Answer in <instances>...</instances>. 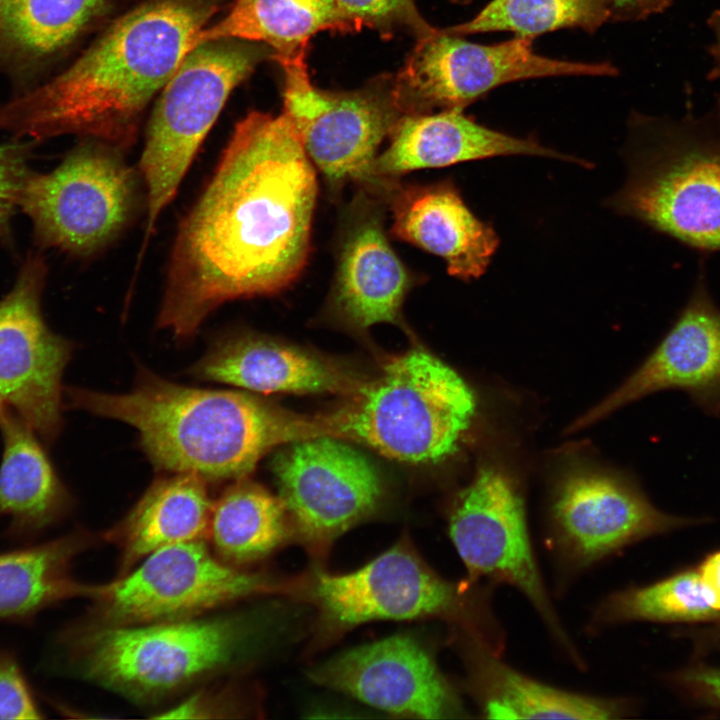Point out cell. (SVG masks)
Listing matches in <instances>:
<instances>
[{
	"label": "cell",
	"mask_w": 720,
	"mask_h": 720,
	"mask_svg": "<svg viewBox=\"0 0 720 720\" xmlns=\"http://www.w3.org/2000/svg\"><path fill=\"white\" fill-rule=\"evenodd\" d=\"M317 194L315 166L284 113L238 121L178 227L158 326L186 339L222 304L292 285L309 258Z\"/></svg>",
	"instance_id": "1"
},
{
	"label": "cell",
	"mask_w": 720,
	"mask_h": 720,
	"mask_svg": "<svg viewBox=\"0 0 720 720\" xmlns=\"http://www.w3.org/2000/svg\"><path fill=\"white\" fill-rule=\"evenodd\" d=\"M225 0H144L64 71L0 108V129L45 139L78 135L121 150L143 112Z\"/></svg>",
	"instance_id": "2"
},
{
	"label": "cell",
	"mask_w": 720,
	"mask_h": 720,
	"mask_svg": "<svg viewBox=\"0 0 720 720\" xmlns=\"http://www.w3.org/2000/svg\"><path fill=\"white\" fill-rule=\"evenodd\" d=\"M64 392L70 408L133 426L158 468L204 480L245 478L270 449L307 436V419L254 395L186 387L144 368L125 394Z\"/></svg>",
	"instance_id": "3"
},
{
	"label": "cell",
	"mask_w": 720,
	"mask_h": 720,
	"mask_svg": "<svg viewBox=\"0 0 720 720\" xmlns=\"http://www.w3.org/2000/svg\"><path fill=\"white\" fill-rule=\"evenodd\" d=\"M476 410L465 380L416 348L392 358L347 403L311 423L315 437L356 441L401 462L434 464L459 450Z\"/></svg>",
	"instance_id": "4"
},
{
	"label": "cell",
	"mask_w": 720,
	"mask_h": 720,
	"mask_svg": "<svg viewBox=\"0 0 720 720\" xmlns=\"http://www.w3.org/2000/svg\"><path fill=\"white\" fill-rule=\"evenodd\" d=\"M493 587L446 580L403 538L354 571L315 569L291 583L289 593L318 610V629L325 638L371 621L439 618L502 654L504 632L491 605Z\"/></svg>",
	"instance_id": "5"
},
{
	"label": "cell",
	"mask_w": 720,
	"mask_h": 720,
	"mask_svg": "<svg viewBox=\"0 0 720 720\" xmlns=\"http://www.w3.org/2000/svg\"><path fill=\"white\" fill-rule=\"evenodd\" d=\"M242 617L77 625L58 639L68 667L134 697L179 688L234 663L252 637Z\"/></svg>",
	"instance_id": "6"
},
{
	"label": "cell",
	"mask_w": 720,
	"mask_h": 720,
	"mask_svg": "<svg viewBox=\"0 0 720 720\" xmlns=\"http://www.w3.org/2000/svg\"><path fill=\"white\" fill-rule=\"evenodd\" d=\"M628 175L607 205L692 247L720 251V129L634 119Z\"/></svg>",
	"instance_id": "7"
},
{
	"label": "cell",
	"mask_w": 720,
	"mask_h": 720,
	"mask_svg": "<svg viewBox=\"0 0 720 720\" xmlns=\"http://www.w3.org/2000/svg\"><path fill=\"white\" fill-rule=\"evenodd\" d=\"M274 51L264 43L220 39L200 44L162 88L149 119L138 172L146 194V237L172 201L232 90Z\"/></svg>",
	"instance_id": "8"
},
{
	"label": "cell",
	"mask_w": 720,
	"mask_h": 720,
	"mask_svg": "<svg viewBox=\"0 0 720 720\" xmlns=\"http://www.w3.org/2000/svg\"><path fill=\"white\" fill-rule=\"evenodd\" d=\"M450 539L475 583L503 584L520 592L552 640L581 668L583 659L567 633L538 565L523 494L503 467L485 463L455 497L449 510Z\"/></svg>",
	"instance_id": "9"
},
{
	"label": "cell",
	"mask_w": 720,
	"mask_h": 720,
	"mask_svg": "<svg viewBox=\"0 0 720 720\" xmlns=\"http://www.w3.org/2000/svg\"><path fill=\"white\" fill-rule=\"evenodd\" d=\"M122 152L85 139L52 171L29 175L19 207L42 245L87 256L127 226L138 204L140 175Z\"/></svg>",
	"instance_id": "10"
},
{
	"label": "cell",
	"mask_w": 720,
	"mask_h": 720,
	"mask_svg": "<svg viewBox=\"0 0 720 720\" xmlns=\"http://www.w3.org/2000/svg\"><path fill=\"white\" fill-rule=\"evenodd\" d=\"M289 583L248 572L206 547L202 539L158 549L109 583L89 585L93 616L105 625L190 618L260 595L288 592Z\"/></svg>",
	"instance_id": "11"
},
{
	"label": "cell",
	"mask_w": 720,
	"mask_h": 720,
	"mask_svg": "<svg viewBox=\"0 0 720 720\" xmlns=\"http://www.w3.org/2000/svg\"><path fill=\"white\" fill-rule=\"evenodd\" d=\"M530 38L492 45L468 42L437 29L416 40L394 75V96L403 115L463 111L490 90L509 82L554 76H613L610 63L549 58L533 51Z\"/></svg>",
	"instance_id": "12"
},
{
	"label": "cell",
	"mask_w": 720,
	"mask_h": 720,
	"mask_svg": "<svg viewBox=\"0 0 720 720\" xmlns=\"http://www.w3.org/2000/svg\"><path fill=\"white\" fill-rule=\"evenodd\" d=\"M305 58L279 62L285 74L283 113L336 192L348 181L364 179L404 115L396 104L394 75L381 74L354 90H322L311 82Z\"/></svg>",
	"instance_id": "13"
},
{
	"label": "cell",
	"mask_w": 720,
	"mask_h": 720,
	"mask_svg": "<svg viewBox=\"0 0 720 720\" xmlns=\"http://www.w3.org/2000/svg\"><path fill=\"white\" fill-rule=\"evenodd\" d=\"M273 470L293 533L317 555L372 515L383 497L371 460L332 436L291 442L275 457Z\"/></svg>",
	"instance_id": "14"
},
{
	"label": "cell",
	"mask_w": 720,
	"mask_h": 720,
	"mask_svg": "<svg viewBox=\"0 0 720 720\" xmlns=\"http://www.w3.org/2000/svg\"><path fill=\"white\" fill-rule=\"evenodd\" d=\"M548 520L547 545L559 570L569 576L687 523L657 509L634 483L584 468L558 479Z\"/></svg>",
	"instance_id": "15"
},
{
	"label": "cell",
	"mask_w": 720,
	"mask_h": 720,
	"mask_svg": "<svg viewBox=\"0 0 720 720\" xmlns=\"http://www.w3.org/2000/svg\"><path fill=\"white\" fill-rule=\"evenodd\" d=\"M45 276L42 259L28 257L0 299V412H15L49 445L63 428L62 376L74 345L45 321Z\"/></svg>",
	"instance_id": "16"
},
{
	"label": "cell",
	"mask_w": 720,
	"mask_h": 720,
	"mask_svg": "<svg viewBox=\"0 0 720 720\" xmlns=\"http://www.w3.org/2000/svg\"><path fill=\"white\" fill-rule=\"evenodd\" d=\"M309 674L322 686L398 716L448 719L466 712L430 650L407 634L343 651Z\"/></svg>",
	"instance_id": "17"
},
{
	"label": "cell",
	"mask_w": 720,
	"mask_h": 720,
	"mask_svg": "<svg viewBox=\"0 0 720 720\" xmlns=\"http://www.w3.org/2000/svg\"><path fill=\"white\" fill-rule=\"evenodd\" d=\"M678 390L720 418V309L698 281L674 324L641 365L567 429L577 432L653 393Z\"/></svg>",
	"instance_id": "18"
},
{
	"label": "cell",
	"mask_w": 720,
	"mask_h": 720,
	"mask_svg": "<svg viewBox=\"0 0 720 720\" xmlns=\"http://www.w3.org/2000/svg\"><path fill=\"white\" fill-rule=\"evenodd\" d=\"M386 208L378 191L360 186L343 218L330 306L358 329L397 323L415 282L387 238Z\"/></svg>",
	"instance_id": "19"
},
{
	"label": "cell",
	"mask_w": 720,
	"mask_h": 720,
	"mask_svg": "<svg viewBox=\"0 0 720 720\" xmlns=\"http://www.w3.org/2000/svg\"><path fill=\"white\" fill-rule=\"evenodd\" d=\"M391 213V234L441 257L450 275L461 280L481 277L499 246V237L478 219L454 182L377 185Z\"/></svg>",
	"instance_id": "20"
},
{
	"label": "cell",
	"mask_w": 720,
	"mask_h": 720,
	"mask_svg": "<svg viewBox=\"0 0 720 720\" xmlns=\"http://www.w3.org/2000/svg\"><path fill=\"white\" fill-rule=\"evenodd\" d=\"M463 111L404 115L388 147L375 157L359 185L397 180L418 169L441 168L497 156L532 155L586 166L587 162L542 146L533 137L519 138L476 123Z\"/></svg>",
	"instance_id": "21"
},
{
	"label": "cell",
	"mask_w": 720,
	"mask_h": 720,
	"mask_svg": "<svg viewBox=\"0 0 720 720\" xmlns=\"http://www.w3.org/2000/svg\"><path fill=\"white\" fill-rule=\"evenodd\" d=\"M459 632L469 688L486 718L610 720L631 712L623 698L573 692L531 678L476 637Z\"/></svg>",
	"instance_id": "22"
},
{
	"label": "cell",
	"mask_w": 720,
	"mask_h": 720,
	"mask_svg": "<svg viewBox=\"0 0 720 720\" xmlns=\"http://www.w3.org/2000/svg\"><path fill=\"white\" fill-rule=\"evenodd\" d=\"M205 380L260 393L354 392L353 377L328 360L250 333L217 341L192 369Z\"/></svg>",
	"instance_id": "23"
},
{
	"label": "cell",
	"mask_w": 720,
	"mask_h": 720,
	"mask_svg": "<svg viewBox=\"0 0 720 720\" xmlns=\"http://www.w3.org/2000/svg\"><path fill=\"white\" fill-rule=\"evenodd\" d=\"M0 517L6 535L30 539L61 521L73 499L35 431L12 410L0 412Z\"/></svg>",
	"instance_id": "24"
},
{
	"label": "cell",
	"mask_w": 720,
	"mask_h": 720,
	"mask_svg": "<svg viewBox=\"0 0 720 720\" xmlns=\"http://www.w3.org/2000/svg\"><path fill=\"white\" fill-rule=\"evenodd\" d=\"M203 480L192 473L157 480L106 533L121 550V574L158 549L207 536L213 503Z\"/></svg>",
	"instance_id": "25"
},
{
	"label": "cell",
	"mask_w": 720,
	"mask_h": 720,
	"mask_svg": "<svg viewBox=\"0 0 720 720\" xmlns=\"http://www.w3.org/2000/svg\"><path fill=\"white\" fill-rule=\"evenodd\" d=\"M351 33L334 0H235L230 11L192 41L240 39L266 44L279 62L306 56L310 38L321 31Z\"/></svg>",
	"instance_id": "26"
},
{
	"label": "cell",
	"mask_w": 720,
	"mask_h": 720,
	"mask_svg": "<svg viewBox=\"0 0 720 720\" xmlns=\"http://www.w3.org/2000/svg\"><path fill=\"white\" fill-rule=\"evenodd\" d=\"M91 544L76 531L45 543L0 553V621L30 622L61 601L86 597L89 585L72 574L75 557Z\"/></svg>",
	"instance_id": "27"
},
{
	"label": "cell",
	"mask_w": 720,
	"mask_h": 720,
	"mask_svg": "<svg viewBox=\"0 0 720 720\" xmlns=\"http://www.w3.org/2000/svg\"><path fill=\"white\" fill-rule=\"evenodd\" d=\"M292 533L280 497L245 477L236 480L213 503L207 536L217 556L240 565L268 556Z\"/></svg>",
	"instance_id": "28"
},
{
	"label": "cell",
	"mask_w": 720,
	"mask_h": 720,
	"mask_svg": "<svg viewBox=\"0 0 720 720\" xmlns=\"http://www.w3.org/2000/svg\"><path fill=\"white\" fill-rule=\"evenodd\" d=\"M111 0H0V50L40 62L63 52L108 11Z\"/></svg>",
	"instance_id": "29"
},
{
	"label": "cell",
	"mask_w": 720,
	"mask_h": 720,
	"mask_svg": "<svg viewBox=\"0 0 720 720\" xmlns=\"http://www.w3.org/2000/svg\"><path fill=\"white\" fill-rule=\"evenodd\" d=\"M720 616L698 569L656 583L609 594L595 609L592 623L610 626L630 621H697Z\"/></svg>",
	"instance_id": "30"
},
{
	"label": "cell",
	"mask_w": 720,
	"mask_h": 720,
	"mask_svg": "<svg viewBox=\"0 0 720 720\" xmlns=\"http://www.w3.org/2000/svg\"><path fill=\"white\" fill-rule=\"evenodd\" d=\"M611 17L606 0H493L471 20L442 30L460 37L506 31L534 39L561 28L594 33Z\"/></svg>",
	"instance_id": "31"
},
{
	"label": "cell",
	"mask_w": 720,
	"mask_h": 720,
	"mask_svg": "<svg viewBox=\"0 0 720 720\" xmlns=\"http://www.w3.org/2000/svg\"><path fill=\"white\" fill-rule=\"evenodd\" d=\"M334 1L351 33L367 27L385 39L406 33L417 40L436 30L421 15L415 0Z\"/></svg>",
	"instance_id": "32"
},
{
	"label": "cell",
	"mask_w": 720,
	"mask_h": 720,
	"mask_svg": "<svg viewBox=\"0 0 720 720\" xmlns=\"http://www.w3.org/2000/svg\"><path fill=\"white\" fill-rule=\"evenodd\" d=\"M29 143L14 142L0 145V236H7L11 218L24 184L32 173L28 166Z\"/></svg>",
	"instance_id": "33"
},
{
	"label": "cell",
	"mask_w": 720,
	"mask_h": 720,
	"mask_svg": "<svg viewBox=\"0 0 720 720\" xmlns=\"http://www.w3.org/2000/svg\"><path fill=\"white\" fill-rule=\"evenodd\" d=\"M43 717L16 657L0 649V719Z\"/></svg>",
	"instance_id": "34"
},
{
	"label": "cell",
	"mask_w": 720,
	"mask_h": 720,
	"mask_svg": "<svg viewBox=\"0 0 720 720\" xmlns=\"http://www.w3.org/2000/svg\"><path fill=\"white\" fill-rule=\"evenodd\" d=\"M612 11L611 21H635L659 13L673 0H606Z\"/></svg>",
	"instance_id": "35"
},
{
	"label": "cell",
	"mask_w": 720,
	"mask_h": 720,
	"mask_svg": "<svg viewBox=\"0 0 720 720\" xmlns=\"http://www.w3.org/2000/svg\"><path fill=\"white\" fill-rule=\"evenodd\" d=\"M684 680L698 694L720 705V669H695L689 671Z\"/></svg>",
	"instance_id": "36"
},
{
	"label": "cell",
	"mask_w": 720,
	"mask_h": 720,
	"mask_svg": "<svg viewBox=\"0 0 720 720\" xmlns=\"http://www.w3.org/2000/svg\"><path fill=\"white\" fill-rule=\"evenodd\" d=\"M697 569L720 611V551L708 556Z\"/></svg>",
	"instance_id": "37"
},
{
	"label": "cell",
	"mask_w": 720,
	"mask_h": 720,
	"mask_svg": "<svg viewBox=\"0 0 720 720\" xmlns=\"http://www.w3.org/2000/svg\"><path fill=\"white\" fill-rule=\"evenodd\" d=\"M709 24L714 35V42L712 44V58L714 64L712 77L714 79H720V9L711 16ZM718 112L720 118V97L718 101Z\"/></svg>",
	"instance_id": "38"
},
{
	"label": "cell",
	"mask_w": 720,
	"mask_h": 720,
	"mask_svg": "<svg viewBox=\"0 0 720 720\" xmlns=\"http://www.w3.org/2000/svg\"><path fill=\"white\" fill-rule=\"evenodd\" d=\"M450 1H451V2H454V3H456V4H462V5H463V4L470 3V2L473 1V0H450Z\"/></svg>",
	"instance_id": "39"
}]
</instances>
